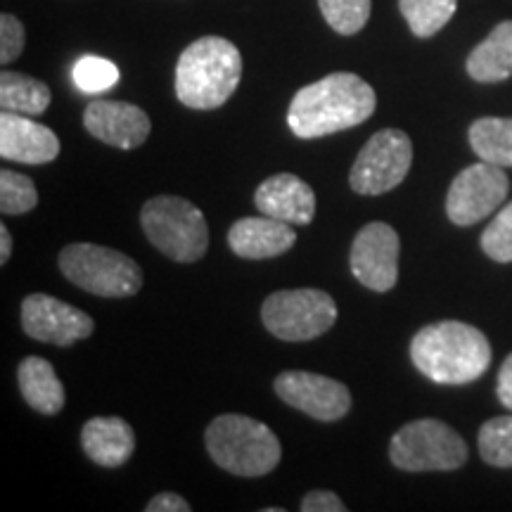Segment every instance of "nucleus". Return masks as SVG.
Segmentation results:
<instances>
[{"label": "nucleus", "instance_id": "26", "mask_svg": "<svg viewBox=\"0 0 512 512\" xmlns=\"http://www.w3.org/2000/svg\"><path fill=\"white\" fill-rule=\"evenodd\" d=\"M38 204V190L29 176L17 171H0V211L5 216L29 214Z\"/></svg>", "mask_w": 512, "mask_h": 512}, {"label": "nucleus", "instance_id": "17", "mask_svg": "<svg viewBox=\"0 0 512 512\" xmlns=\"http://www.w3.org/2000/svg\"><path fill=\"white\" fill-rule=\"evenodd\" d=\"M297 242L292 223L271 219V216H247L238 219L228 230V245L242 259H273L290 252Z\"/></svg>", "mask_w": 512, "mask_h": 512}, {"label": "nucleus", "instance_id": "9", "mask_svg": "<svg viewBox=\"0 0 512 512\" xmlns=\"http://www.w3.org/2000/svg\"><path fill=\"white\" fill-rule=\"evenodd\" d=\"M413 164V143L399 128H382L358 152L349 183L358 195H384L399 188Z\"/></svg>", "mask_w": 512, "mask_h": 512}, {"label": "nucleus", "instance_id": "25", "mask_svg": "<svg viewBox=\"0 0 512 512\" xmlns=\"http://www.w3.org/2000/svg\"><path fill=\"white\" fill-rule=\"evenodd\" d=\"M325 22L337 34L354 36L368 24L373 0H318Z\"/></svg>", "mask_w": 512, "mask_h": 512}, {"label": "nucleus", "instance_id": "19", "mask_svg": "<svg viewBox=\"0 0 512 512\" xmlns=\"http://www.w3.org/2000/svg\"><path fill=\"white\" fill-rule=\"evenodd\" d=\"M17 384L24 401L43 415H57L64 408V387L53 363L41 356H27L17 368Z\"/></svg>", "mask_w": 512, "mask_h": 512}, {"label": "nucleus", "instance_id": "21", "mask_svg": "<svg viewBox=\"0 0 512 512\" xmlns=\"http://www.w3.org/2000/svg\"><path fill=\"white\" fill-rule=\"evenodd\" d=\"M0 105L5 112L41 117L50 107V88L34 76L5 69L0 74Z\"/></svg>", "mask_w": 512, "mask_h": 512}, {"label": "nucleus", "instance_id": "8", "mask_svg": "<svg viewBox=\"0 0 512 512\" xmlns=\"http://www.w3.org/2000/svg\"><path fill=\"white\" fill-rule=\"evenodd\" d=\"M261 320L283 342H309L335 325L337 304L323 290H280L261 306Z\"/></svg>", "mask_w": 512, "mask_h": 512}, {"label": "nucleus", "instance_id": "2", "mask_svg": "<svg viewBox=\"0 0 512 512\" xmlns=\"http://www.w3.org/2000/svg\"><path fill=\"white\" fill-rule=\"evenodd\" d=\"M413 366L437 384H470L491 366V344L482 330L460 320L422 328L411 342Z\"/></svg>", "mask_w": 512, "mask_h": 512}, {"label": "nucleus", "instance_id": "24", "mask_svg": "<svg viewBox=\"0 0 512 512\" xmlns=\"http://www.w3.org/2000/svg\"><path fill=\"white\" fill-rule=\"evenodd\" d=\"M477 446L486 465L512 467V415L484 422Z\"/></svg>", "mask_w": 512, "mask_h": 512}, {"label": "nucleus", "instance_id": "27", "mask_svg": "<svg viewBox=\"0 0 512 512\" xmlns=\"http://www.w3.org/2000/svg\"><path fill=\"white\" fill-rule=\"evenodd\" d=\"M72 79L76 88L88 95H100L105 91H112L119 81V69L117 64L105 60V57L86 55L74 64Z\"/></svg>", "mask_w": 512, "mask_h": 512}, {"label": "nucleus", "instance_id": "7", "mask_svg": "<svg viewBox=\"0 0 512 512\" xmlns=\"http://www.w3.org/2000/svg\"><path fill=\"white\" fill-rule=\"evenodd\" d=\"M389 458L406 472H448L465 465L467 446L446 422L425 418L408 422L394 434Z\"/></svg>", "mask_w": 512, "mask_h": 512}, {"label": "nucleus", "instance_id": "23", "mask_svg": "<svg viewBox=\"0 0 512 512\" xmlns=\"http://www.w3.org/2000/svg\"><path fill=\"white\" fill-rule=\"evenodd\" d=\"M458 0H399V10L418 38H430L456 15Z\"/></svg>", "mask_w": 512, "mask_h": 512}, {"label": "nucleus", "instance_id": "3", "mask_svg": "<svg viewBox=\"0 0 512 512\" xmlns=\"http://www.w3.org/2000/svg\"><path fill=\"white\" fill-rule=\"evenodd\" d=\"M240 79L242 55L228 38H197L178 57L176 98L190 110H216L226 105Z\"/></svg>", "mask_w": 512, "mask_h": 512}, {"label": "nucleus", "instance_id": "31", "mask_svg": "<svg viewBox=\"0 0 512 512\" xmlns=\"http://www.w3.org/2000/svg\"><path fill=\"white\" fill-rule=\"evenodd\" d=\"M145 510L147 512H190L192 508L183 496L169 494V491H164V494L152 498V501L145 505Z\"/></svg>", "mask_w": 512, "mask_h": 512}, {"label": "nucleus", "instance_id": "11", "mask_svg": "<svg viewBox=\"0 0 512 512\" xmlns=\"http://www.w3.org/2000/svg\"><path fill=\"white\" fill-rule=\"evenodd\" d=\"M399 233L389 223L373 221L358 230L349 266L354 278L373 292H389L399 280Z\"/></svg>", "mask_w": 512, "mask_h": 512}, {"label": "nucleus", "instance_id": "12", "mask_svg": "<svg viewBox=\"0 0 512 512\" xmlns=\"http://www.w3.org/2000/svg\"><path fill=\"white\" fill-rule=\"evenodd\" d=\"M273 387L287 406L311 415L313 420L337 422L351 411V392L347 384L332 377L306 373V370H285L275 377Z\"/></svg>", "mask_w": 512, "mask_h": 512}, {"label": "nucleus", "instance_id": "1", "mask_svg": "<svg viewBox=\"0 0 512 512\" xmlns=\"http://www.w3.org/2000/svg\"><path fill=\"white\" fill-rule=\"evenodd\" d=\"M375 105V91L368 81L351 72H335L294 95L287 124L302 140L323 138L368 121Z\"/></svg>", "mask_w": 512, "mask_h": 512}, {"label": "nucleus", "instance_id": "28", "mask_svg": "<svg viewBox=\"0 0 512 512\" xmlns=\"http://www.w3.org/2000/svg\"><path fill=\"white\" fill-rule=\"evenodd\" d=\"M482 249L489 259L498 264H510L512 261V200L503 204L496 219L486 226L482 233Z\"/></svg>", "mask_w": 512, "mask_h": 512}, {"label": "nucleus", "instance_id": "5", "mask_svg": "<svg viewBox=\"0 0 512 512\" xmlns=\"http://www.w3.org/2000/svg\"><path fill=\"white\" fill-rule=\"evenodd\" d=\"M140 223L147 240L178 264L200 261L209 249V228L195 204L174 195H159L145 202Z\"/></svg>", "mask_w": 512, "mask_h": 512}, {"label": "nucleus", "instance_id": "29", "mask_svg": "<svg viewBox=\"0 0 512 512\" xmlns=\"http://www.w3.org/2000/svg\"><path fill=\"white\" fill-rule=\"evenodd\" d=\"M24 41H27V34H24L22 22L15 15L3 12V17H0V62H15L22 55Z\"/></svg>", "mask_w": 512, "mask_h": 512}, {"label": "nucleus", "instance_id": "20", "mask_svg": "<svg viewBox=\"0 0 512 512\" xmlns=\"http://www.w3.org/2000/svg\"><path fill=\"white\" fill-rule=\"evenodd\" d=\"M467 74L479 83H498L512 76V22H501L467 57Z\"/></svg>", "mask_w": 512, "mask_h": 512}, {"label": "nucleus", "instance_id": "33", "mask_svg": "<svg viewBox=\"0 0 512 512\" xmlns=\"http://www.w3.org/2000/svg\"><path fill=\"white\" fill-rule=\"evenodd\" d=\"M12 254V238L8 226H0V264H8Z\"/></svg>", "mask_w": 512, "mask_h": 512}, {"label": "nucleus", "instance_id": "18", "mask_svg": "<svg viewBox=\"0 0 512 512\" xmlns=\"http://www.w3.org/2000/svg\"><path fill=\"white\" fill-rule=\"evenodd\" d=\"M81 446L95 465L119 467L136 451V434L124 418H93L83 425Z\"/></svg>", "mask_w": 512, "mask_h": 512}, {"label": "nucleus", "instance_id": "14", "mask_svg": "<svg viewBox=\"0 0 512 512\" xmlns=\"http://www.w3.org/2000/svg\"><path fill=\"white\" fill-rule=\"evenodd\" d=\"M83 124L93 138L119 150H136L152 131L150 117L138 105L119 100H93L83 112Z\"/></svg>", "mask_w": 512, "mask_h": 512}, {"label": "nucleus", "instance_id": "13", "mask_svg": "<svg viewBox=\"0 0 512 512\" xmlns=\"http://www.w3.org/2000/svg\"><path fill=\"white\" fill-rule=\"evenodd\" d=\"M22 328L36 342L72 347L79 339L93 335L95 323L76 306L36 292L22 302Z\"/></svg>", "mask_w": 512, "mask_h": 512}, {"label": "nucleus", "instance_id": "30", "mask_svg": "<svg viewBox=\"0 0 512 512\" xmlns=\"http://www.w3.org/2000/svg\"><path fill=\"white\" fill-rule=\"evenodd\" d=\"M302 510L304 512H347V505L342 503V498L332 491H309L302 501Z\"/></svg>", "mask_w": 512, "mask_h": 512}, {"label": "nucleus", "instance_id": "32", "mask_svg": "<svg viewBox=\"0 0 512 512\" xmlns=\"http://www.w3.org/2000/svg\"><path fill=\"white\" fill-rule=\"evenodd\" d=\"M496 394H498V401H501L505 408H510V411H512V354L505 358L501 370H498Z\"/></svg>", "mask_w": 512, "mask_h": 512}, {"label": "nucleus", "instance_id": "6", "mask_svg": "<svg viewBox=\"0 0 512 512\" xmlns=\"http://www.w3.org/2000/svg\"><path fill=\"white\" fill-rule=\"evenodd\" d=\"M60 271L69 283L98 297H133L143 287V271L131 256L91 242L64 247Z\"/></svg>", "mask_w": 512, "mask_h": 512}, {"label": "nucleus", "instance_id": "10", "mask_svg": "<svg viewBox=\"0 0 512 512\" xmlns=\"http://www.w3.org/2000/svg\"><path fill=\"white\" fill-rule=\"evenodd\" d=\"M510 192V181L503 166L479 162L467 166L453 178L446 195V214L456 226H475L498 207Z\"/></svg>", "mask_w": 512, "mask_h": 512}, {"label": "nucleus", "instance_id": "16", "mask_svg": "<svg viewBox=\"0 0 512 512\" xmlns=\"http://www.w3.org/2000/svg\"><path fill=\"white\" fill-rule=\"evenodd\" d=\"M254 204L261 214L292 226H309L316 216V195L311 185L292 174L266 178L254 192Z\"/></svg>", "mask_w": 512, "mask_h": 512}, {"label": "nucleus", "instance_id": "4", "mask_svg": "<svg viewBox=\"0 0 512 512\" xmlns=\"http://www.w3.org/2000/svg\"><path fill=\"white\" fill-rule=\"evenodd\" d=\"M204 444L211 460L238 477H264L273 472L283 448L271 427L247 415H219L209 422Z\"/></svg>", "mask_w": 512, "mask_h": 512}, {"label": "nucleus", "instance_id": "15", "mask_svg": "<svg viewBox=\"0 0 512 512\" xmlns=\"http://www.w3.org/2000/svg\"><path fill=\"white\" fill-rule=\"evenodd\" d=\"M60 155V138L24 114H0V157L19 164H48Z\"/></svg>", "mask_w": 512, "mask_h": 512}, {"label": "nucleus", "instance_id": "22", "mask_svg": "<svg viewBox=\"0 0 512 512\" xmlns=\"http://www.w3.org/2000/svg\"><path fill=\"white\" fill-rule=\"evenodd\" d=\"M470 145L482 162L512 166V117H484L470 126Z\"/></svg>", "mask_w": 512, "mask_h": 512}]
</instances>
